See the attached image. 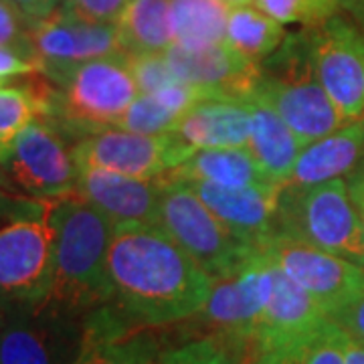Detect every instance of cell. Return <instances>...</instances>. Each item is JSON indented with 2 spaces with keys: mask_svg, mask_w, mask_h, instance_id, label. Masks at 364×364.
<instances>
[{
  "mask_svg": "<svg viewBox=\"0 0 364 364\" xmlns=\"http://www.w3.org/2000/svg\"><path fill=\"white\" fill-rule=\"evenodd\" d=\"M107 269L114 301L134 322L166 328L193 318L213 279L160 225L114 227Z\"/></svg>",
  "mask_w": 364,
  "mask_h": 364,
  "instance_id": "6da1fadb",
  "label": "cell"
},
{
  "mask_svg": "<svg viewBox=\"0 0 364 364\" xmlns=\"http://www.w3.org/2000/svg\"><path fill=\"white\" fill-rule=\"evenodd\" d=\"M55 223L51 289L43 304L83 318L91 310L114 301V284L107 269L114 225L75 195L59 198Z\"/></svg>",
  "mask_w": 364,
  "mask_h": 364,
  "instance_id": "7a4b0ae2",
  "label": "cell"
},
{
  "mask_svg": "<svg viewBox=\"0 0 364 364\" xmlns=\"http://www.w3.org/2000/svg\"><path fill=\"white\" fill-rule=\"evenodd\" d=\"M59 198L0 188V306L37 308L51 289Z\"/></svg>",
  "mask_w": 364,
  "mask_h": 364,
  "instance_id": "3957f363",
  "label": "cell"
},
{
  "mask_svg": "<svg viewBox=\"0 0 364 364\" xmlns=\"http://www.w3.org/2000/svg\"><path fill=\"white\" fill-rule=\"evenodd\" d=\"M277 233H287L364 267V217L348 181L282 186Z\"/></svg>",
  "mask_w": 364,
  "mask_h": 364,
  "instance_id": "277c9868",
  "label": "cell"
},
{
  "mask_svg": "<svg viewBox=\"0 0 364 364\" xmlns=\"http://www.w3.org/2000/svg\"><path fill=\"white\" fill-rule=\"evenodd\" d=\"M257 91L273 105L301 146L318 142L348 126L338 107L314 75L308 31L284 41L275 55L261 65Z\"/></svg>",
  "mask_w": 364,
  "mask_h": 364,
  "instance_id": "5b68a950",
  "label": "cell"
},
{
  "mask_svg": "<svg viewBox=\"0 0 364 364\" xmlns=\"http://www.w3.org/2000/svg\"><path fill=\"white\" fill-rule=\"evenodd\" d=\"M140 95L126 53L95 59L77 67L57 85L53 112L47 117L63 134L79 140L95 132L117 128L119 119Z\"/></svg>",
  "mask_w": 364,
  "mask_h": 364,
  "instance_id": "8992f818",
  "label": "cell"
},
{
  "mask_svg": "<svg viewBox=\"0 0 364 364\" xmlns=\"http://www.w3.org/2000/svg\"><path fill=\"white\" fill-rule=\"evenodd\" d=\"M158 223L196 265L221 279L237 272L259 249L225 227L195 191L181 181H162Z\"/></svg>",
  "mask_w": 364,
  "mask_h": 364,
  "instance_id": "52a82bcc",
  "label": "cell"
},
{
  "mask_svg": "<svg viewBox=\"0 0 364 364\" xmlns=\"http://www.w3.org/2000/svg\"><path fill=\"white\" fill-rule=\"evenodd\" d=\"M272 259L257 251L227 277L213 279L207 301L186 322L182 340L210 338L249 342L255 336L263 310L272 298Z\"/></svg>",
  "mask_w": 364,
  "mask_h": 364,
  "instance_id": "ba28073f",
  "label": "cell"
},
{
  "mask_svg": "<svg viewBox=\"0 0 364 364\" xmlns=\"http://www.w3.org/2000/svg\"><path fill=\"white\" fill-rule=\"evenodd\" d=\"M314 75L338 107L346 124L364 119V37L342 16L308 31Z\"/></svg>",
  "mask_w": 364,
  "mask_h": 364,
  "instance_id": "9c48e42d",
  "label": "cell"
},
{
  "mask_svg": "<svg viewBox=\"0 0 364 364\" xmlns=\"http://www.w3.org/2000/svg\"><path fill=\"white\" fill-rule=\"evenodd\" d=\"M33 49L37 71L57 85L83 63L124 53L117 25L83 21L63 4L33 23Z\"/></svg>",
  "mask_w": 364,
  "mask_h": 364,
  "instance_id": "30bf717a",
  "label": "cell"
},
{
  "mask_svg": "<svg viewBox=\"0 0 364 364\" xmlns=\"http://www.w3.org/2000/svg\"><path fill=\"white\" fill-rule=\"evenodd\" d=\"M261 251L312 296L326 316L364 294V267L314 247L298 237L275 233Z\"/></svg>",
  "mask_w": 364,
  "mask_h": 364,
  "instance_id": "8fae6325",
  "label": "cell"
},
{
  "mask_svg": "<svg viewBox=\"0 0 364 364\" xmlns=\"http://www.w3.org/2000/svg\"><path fill=\"white\" fill-rule=\"evenodd\" d=\"M83 318L41 304L6 312L0 334V364H75Z\"/></svg>",
  "mask_w": 364,
  "mask_h": 364,
  "instance_id": "7c38bea8",
  "label": "cell"
},
{
  "mask_svg": "<svg viewBox=\"0 0 364 364\" xmlns=\"http://www.w3.org/2000/svg\"><path fill=\"white\" fill-rule=\"evenodd\" d=\"M9 178L23 195L37 198L73 195L77 164L65 134L45 117L35 119L14 142L9 156Z\"/></svg>",
  "mask_w": 364,
  "mask_h": 364,
  "instance_id": "4fadbf2b",
  "label": "cell"
},
{
  "mask_svg": "<svg viewBox=\"0 0 364 364\" xmlns=\"http://www.w3.org/2000/svg\"><path fill=\"white\" fill-rule=\"evenodd\" d=\"M73 158L77 168L105 170L142 181L160 178L186 160L166 134L148 136L122 128H107L77 140Z\"/></svg>",
  "mask_w": 364,
  "mask_h": 364,
  "instance_id": "5bb4252c",
  "label": "cell"
},
{
  "mask_svg": "<svg viewBox=\"0 0 364 364\" xmlns=\"http://www.w3.org/2000/svg\"><path fill=\"white\" fill-rule=\"evenodd\" d=\"M162 344L158 328L134 322L109 301L83 316V342L75 364H148Z\"/></svg>",
  "mask_w": 364,
  "mask_h": 364,
  "instance_id": "9a60e30c",
  "label": "cell"
},
{
  "mask_svg": "<svg viewBox=\"0 0 364 364\" xmlns=\"http://www.w3.org/2000/svg\"><path fill=\"white\" fill-rule=\"evenodd\" d=\"M166 59L181 81L207 95L249 97L261 81V63L241 55L227 41L203 47L174 43L166 51Z\"/></svg>",
  "mask_w": 364,
  "mask_h": 364,
  "instance_id": "2e32d148",
  "label": "cell"
},
{
  "mask_svg": "<svg viewBox=\"0 0 364 364\" xmlns=\"http://www.w3.org/2000/svg\"><path fill=\"white\" fill-rule=\"evenodd\" d=\"M251 134V105L247 97L210 95L195 104L166 132L184 158L198 150L245 148Z\"/></svg>",
  "mask_w": 364,
  "mask_h": 364,
  "instance_id": "e0dca14e",
  "label": "cell"
},
{
  "mask_svg": "<svg viewBox=\"0 0 364 364\" xmlns=\"http://www.w3.org/2000/svg\"><path fill=\"white\" fill-rule=\"evenodd\" d=\"M75 196L97 208L114 227L156 225L162 182L142 181L116 172L77 168Z\"/></svg>",
  "mask_w": 364,
  "mask_h": 364,
  "instance_id": "ac0fdd59",
  "label": "cell"
},
{
  "mask_svg": "<svg viewBox=\"0 0 364 364\" xmlns=\"http://www.w3.org/2000/svg\"><path fill=\"white\" fill-rule=\"evenodd\" d=\"M225 227L253 247L277 233V208L282 184L229 188L210 182H186Z\"/></svg>",
  "mask_w": 364,
  "mask_h": 364,
  "instance_id": "d6986e66",
  "label": "cell"
},
{
  "mask_svg": "<svg viewBox=\"0 0 364 364\" xmlns=\"http://www.w3.org/2000/svg\"><path fill=\"white\" fill-rule=\"evenodd\" d=\"M272 277V298L263 310L255 336L251 340L253 348H273L304 338L328 320L320 304L273 261Z\"/></svg>",
  "mask_w": 364,
  "mask_h": 364,
  "instance_id": "ffe728a7",
  "label": "cell"
},
{
  "mask_svg": "<svg viewBox=\"0 0 364 364\" xmlns=\"http://www.w3.org/2000/svg\"><path fill=\"white\" fill-rule=\"evenodd\" d=\"M364 160V122H352L338 132L301 148L289 181L282 186H314L352 176Z\"/></svg>",
  "mask_w": 364,
  "mask_h": 364,
  "instance_id": "44dd1931",
  "label": "cell"
},
{
  "mask_svg": "<svg viewBox=\"0 0 364 364\" xmlns=\"http://www.w3.org/2000/svg\"><path fill=\"white\" fill-rule=\"evenodd\" d=\"M247 100L251 105L247 150L273 182L286 184L304 146L259 91L251 93Z\"/></svg>",
  "mask_w": 364,
  "mask_h": 364,
  "instance_id": "7402d4cb",
  "label": "cell"
},
{
  "mask_svg": "<svg viewBox=\"0 0 364 364\" xmlns=\"http://www.w3.org/2000/svg\"><path fill=\"white\" fill-rule=\"evenodd\" d=\"M162 181L210 182L229 188L241 186H269L273 182L257 160L245 148H215L198 150L181 162L176 168L160 176Z\"/></svg>",
  "mask_w": 364,
  "mask_h": 364,
  "instance_id": "603a6c76",
  "label": "cell"
},
{
  "mask_svg": "<svg viewBox=\"0 0 364 364\" xmlns=\"http://www.w3.org/2000/svg\"><path fill=\"white\" fill-rule=\"evenodd\" d=\"M205 97H210V95L184 81L168 85L164 90L152 91V93H140L138 100L128 107V112L119 119L117 128L148 134V136L166 134L176 126V122L193 105Z\"/></svg>",
  "mask_w": 364,
  "mask_h": 364,
  "instance_id": "cb8c5ba5",
  "label": "cell"
},
{
  "mask_svg": "<svg viewBox=\"0 0 364 364\" xmlns=\"http://www.w3.org/2000/svg\"><path fill=\"white\" fill-rule=\"evenodd\" d=\"M117 31L124 53H166L176 43L172 0H130Z\"/></svg>",
  "mask_w": 364,
  "mask_h": 364,
  "instance_id": "d4e9b609",
  "label": "cell"
},
{
  "mask_svg": "<svg viewBox=\"0 0 364 364\" xmlns=\"http://www.w3.org/2000/svg\"><path fill=\"white\" fill-rule=\"evenodd\" d=\"M55 87L51 79L0 87V154L11 156L16 138L35 119L51 116Z\"/></svg>",
  "mask_w": 364,
  "mask_h": 364,
  "instance_id": "484cf974",
  "label": "cell"
},
{
  "mask_svg": "<svg viewBox=\"0 0 364 364\" xmlns=\"http://www.w3.org/2000/svg\"><path fill=\"white\" fill-rule=\"evenodd\" d=\"M340 328L330 318L316 332L273 348H253L251 364H346Z\"/></svg>",
  "mask_w": 364,
  "mask_h": 364,
  "instance_id": "4316f807",
  "label": "cell"
},
{
  "mask_svg": "<svg viewBox=\"0 0 364 364\" xmlns=\"http://www.w3.org/2000/svg\"><path fill=\"white\" fill-rule=\"evenodd\" d=\"M225 41L241 55L259 63L284 45L286 28L255 4L233 6L229 11Z\"/></svg>",
  "mask_w": 364,
  "mask_h": 364,
  "instance_id": "83f0119b",
  "label": "cell"
},
{
  "mask_svg": "<svg viewBox=\"0 0 364 364\" xmlns=\"http://www.w3.org/2000/svg\"><path fill=\"white\" fill-rule=\"evenodd\" d=\"M231 6L223 0H172L176 45L203 47L223 43Z\"/></svg>",
  "mask_w": 364,
  "mask_h": 364,
  "instance_id": "f1b7e54d",
  "label": "cell"
},
{
  "mask_svg": "<svg viewBox=\"0 0 364 364\" xmlns=\"http://www.w3.org/2000/svg\"><path fill=\"white\" fill-rule=\"evenodd\" d=\"M227 340L200 338L166 342L148 364H223L227 356Z\"/></svg>",
  "mask_w": 364,
  "mask_h": 364,
  "instance_id": "f546056e",
  "label": "cell"
},
{
  "mask_svg": "<svg viewBox=\"0 0 364 364\" xmlns=\"http://www.w3.org/2000/svg\"><path fill=\"white\" fill-rule=\"evenodd\" d=\"M255 6L282 25L314 26L332 18L340 9V0H255Z\"/></svg>",
  "mask_w": 364,
  "mask_h": 364,
  "instance_id": "4dcf8cb0",
  "label": "cell"
},
{
  "mask_svg": "<svg viewBox=\"0 0 364 364\" xmlns=\"http://www.w3.org/2000/svg\"><path fill=\"white\" fill-rule=\"evenodd\" d=\"M126 59L132 69V75L140 87V93H152L174 83H181V79L166 59V53H136V55L126 53Z\"/></svg>",
  "mask_w": 364,
  "mask_h": 364,
  "instance_id": "1f68e13d",
  "label": "cell"
},
{
  "mask_svg": "<svg viewBox=\"0 0 364 364\" xmlns=\"http://www.w3.org/2000/svg\"><path fill=\"white\" fill-rule=\"evenodd\" d=\"M0 47L13 49L35 65L33 21L9 0H0Z\"/></svg>",
  "mask_w": 364,
  "mask_h": 364,
  "instance_id": "d6a6232c",
  "label": "cell"
},
{
  "mask_svg": "<svg viewBox=\"0 0 364 364\" xmlns=\"http://www.w3.org/2000/svg\"><path fill=\"white\" fill-rule=\"evenodd\" d=\"M128 2L130 0H63L61 4L83 21L117 25Z\"/></svg>",
  "mask_w": 364,
  "mask_h": 364,
  "instance_id": "836d02e7",
  "label": "cell"
},
{
  "mask_svg": "<svg viewBox=\"0 0 364 364\" xmlns=\"http://www.w3.org/2000/svg\"><path fill=\"white\" fill-rule=\"evenodd\" d=\"M352 340L364 344V294L328 316Z\"/></svg>",
  "mask_w": 364,
  "mask_h": 364,
  "instance_id": "e575fe53",
  "label": "cell"
},
{
  "mask_svg": "<svg viewBox=\"0 0 364 364\" xmlns=\"http://www.w3.org/2000/svg\"><path fill=\"white\" fill-rule=\"evenodd\" d=\"M39 73L37 67L33 65L23 55H18L13 49L0 47V79L14 77V75H31Z\"/></svg>",
  "mask_w": 364,
  "mask_h": 364,
  "instance_id": "d590c367",
  "label": "cell"
},
{
  "mask_svg": "<svg viewBox=\"0 0 364 364\" xmlns=\"http://www.w3.org/2000/svg\"><path fill=\"white\" fill-rule=\"evenodd\" d=\"M9 2H13L21 13L35 23L49 16L55 9H59L63 0H9Z\"/></svg>",
  "mask_w": 364,
  "mask_h": 364,
  "instance_id": "8d00e7d4",
  "label": "cell"
},
{
  "mask_svg": "<svg viewBox=\"0 0 364 364\" xmlns=\"http://www.w3.org/2000/svg\"><path fill=\"white\" fill-rule=\"evenodd\" d=\"M227 356L223 364H251V344L227 340Z\"/></svg>",
  "mask_w": 364,
  "mask_h": 364,
  "instance_id": "74e56055",
  "label": "cell"
},
{
  "mask_svg": "<svg viewBox=\"0 0 364 364\" xmlns=\"http://www.w3.org/2000/svg\"><path fill=\"white\" fill-rule=\"evenodd\" d=\"M340 338H342V348H344L346 364H364V344L352 340L346 332H342Z\"/></svg>",
  "mask_w": 364,
  "mask_h": 364,
  "instance_id": "f35d334b",
  "label": "cell"
},
{
  "mask_svg": "<svg viewBox=\"0 0 364 364\" xmlns=\"http://www.w3.org/2000/svg\"><path fill=\"white\" fill-rule=\"evenodd\" d=\"M340 9H344L354 23L364 28V0H340Z\"/></svg>",
  "mask_w": 364,
  "mask_h": 364,
  "instance_id": "ab89813d",
  "label": "cell"
},
{
  "mask_svg": "<svg viewBox=\"0 0 364 364\" xmlns=\"http://www.w3.org/2000/svg\"><path fill=\"white\" fill-rule=\"evenodd\" d=\"M11 178H9V158L0 154V188H9Z\"/></svg>",
  "mask_w": 364,
  "mask_h": 364,
  "instance_id": "60d3db41",
  "label": "cell"
},
{
  "mask_svg": "<svg viewBox=\"0 0 364 364\" xmlns=\"http://www.w3.org/2000/svg\"><path fill=\"white\" fill-rule=\"evenodd\" d=\"M225 4H229L231 9L233 6H247V4H255V0H223Z\"/></svg>",
  "mask_w": 364,
  "mask_h": 364,
  "instance_id": "b9f144b4",
  "label": "cell"
},
{
  "mask_svg": "<svg viewBox=\"0 0 364 364\" xmlns=\"http://www.w3.org/2000/svg\"><path fill=\"white\" fill-rule=\"evenodd\" d=\"M4 322H6V310L0 306V334H2V328H4Z\"/></svg>",
  "mask_w": 364,
  "mask_h": 364,
  "instance_id": "7bdbcfd3",
  "label": "cell"
},
{
  "mask_svg": "<svg viewBox=\"0 0 364 364\" xmlns=\"http://www.w3.org/2000/svg\"><path fill=\"white\" fill-rule=\"evenodd\" d=\"M0 87H4V79H0Z\"/></svg>",
  "mask_w": 364,
  "mask_h": 364,
  "instance_id": "ee69618b",
  "label": "cell"
},
{
  "mask_svg": "<svg viewBox=\"0 0 364 364\" xmlns=\"http://www.w3.org/2000/svg\"><path fill=\"white\" fill-rule=\"evenodd\" d=\"M363 217H364V213H363Z\"/></svg>",
  "mask_w": 364,
  "mask_h": 364,
  "instance_id": "f6af8a7d",
  "label": "cell"
},
{
  "mask_svg": "<svg viewBox=\"0 0 364 364\" xmlns=\"http://www.w3.org/2000/svg\"><path fill=\"white\" fill-rule=\"evenodd\" d=\"M363 122H364V119H363Z\"/></svg>",
  "mask_w": 364,
  "mask_h": 364,
  "instance_id": "bcb514c9",
  "label": "cell"
}]
</instances>
